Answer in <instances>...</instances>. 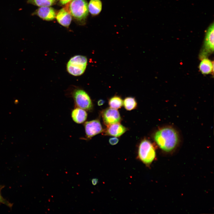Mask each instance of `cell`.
I'll list each match as a JSON object with an SVG mask.
<instances>
[{
  "label": "cell",
  "mask_w": 214,
  "mask_h": 214,
  "mask_svg": "<svg viewBox=\"0 0 214 214\" xmlns=\"http://www.w3.org/2000/svg\"><path fill=\"white\" fill-rule=\"evenodd\" d=\"M154 138L159 147L166 152L173 150L179 141L177 132L170 127H164L158 130L155 134Z\"/></svg>",
  "instance_id": "cell-1"
},
{
  "label": "cell",
  "mask_w": 214,
  "mask_h": 214,
  "mask_svg": "<svg viewBox=\"0 0 214 214\" xmlns=\"http://www.w3.org/2000/svg\"><path fill=\"white\" fill-rule=\"evenodd\" d=\"M76 21L83 23L88 15V4L86 0H73L67 9Z\"/></svg>",
  "instance_id": "cell-2"
},
{
  "label": "cell",
  "mask_w": 214,
  "mask_h": 214,
  "mask_svg": "<svg viewBox=\"0 0 214 214\" xmlns=\"http://www.w3.org/2000/svg\"><path fill=\"white\" fill-rule=\"evenodd\" d=\"M87 59L84 56L77 55L71 58L67 63V69L69 73L75 76H80L84 73Z\"/></svg>",
  "instance_id": "cell-3"
},
{
  "label": "cell",
  "mask_w": 214,
  "mask_h": 214,
  "mask_svg": "<svg viewBox=\"0 0 214 214\" xmlns=\"http://www.w3.org/2000/svg\"><path fill=\"white\" fill-rule=\"evenodd\" d=\"M156 155L154 147L149 140L144 139L141 142L138 150V157L144 164L149 165L154 160Z\"/></svg>",
  "instance_id": "cell-4"
},
{
  "label": "cell",
  "mask_w": 214,
  "mask_h": 214,
  "mask_svg": "<svg viewBox=\"0 0 214 214\" xmlns=\"http://www.w3.org/2000/svg\"><path fill=\"white\" fill-rule=\"evenodd\" d=\"M75 107H79L86 111H90L93 108L91 99L87 93L81 89H75L72 92Z\"/></svg>",
  "instance_id": "cell-5"
},
{
  "label": "cell",
  "mask_w": 214,
  "mask_h": 214,
  "mask_svg": "<svg viewBox=\"0 0 214 214\" xmlns=\"http://www.w3.org/2000/svg\"><path fill=\"white\" fill-rule=\"evenodd\" d=\"M214 23H211L206 31L204 44L199 55L200 58H206L214 51Z\"/></svg>",
  "instance_id": "cell-6"
},
{
  "label": "cell",
  "mask_w": 214,
  "mask_h": 214,
  "mask_svg": "<svg viewBox=\"0 0 214 214\" xmlns=\"http://www.w3.org/2000/svg\"><path fill=\"white\" fill-rule=\"evenodd\" d=\"M84 126L86 137L88 139L91 138L103 131L100 122L97 119L85 122Z\"/></svg>",
  "instance_id": "cell-7"
},
{
  "label": "cell",
  "mask_w": 214,
  "mask_h": 214,
  "mask_svg": "<svg viewBox=\"0 0 214 214\" xmlns=\"http://www.w3.org/2000/svg\"><path fill=\"white\" fill-rule=\"evenodd\" d=\"M102 116L104 124L108 126L111 125L119 123L121 117L119 111L111 108L105 109L103 112Z\"/></svg>",
  "instance_id": "cell-8"
},
{
  "label": "cell",
  "mask_w": 214,
  "mask_h": 214,
  "mask_svg": "<svg viewBox=\"0 0 214 214\" xmlns=\"http://www.w3.org/2000/svg\"><path fill=\"white\" fill-rule=\"evenodd\" d=\"M37 15L43 20L51 21L56 18V12L55 9L50 7H40L32 14Z\"/></svg>",
  "instance_id": "cell-9"
},
{
  "label": "cell",
  "mask_w": 214,
  "mask_h": 214,
  "mask_svg": "<svg viewBox=\"0 0 214 214\" xmlns=\"http://www.w3.org/2000/svg\"><path fill=\"white\" fill-rule=\"evenodd\" d=\"M56 18L60 24L68 28L71 23L72 17L67 8H64L59 10Z\"/></svg>",
  "instance_id": "cell-10"
},
{
  "label": "cell",
  "mask_w": 214,
  "mask_h": 214,
  "mask_svg": "<svg viewBox=\"0 0 214 214\" xmlns=\"http://www.w3.org/2000/svg\"><path fill=\"white\" fill-rule=\"evenodd\" d=\"M71 117L74 122L81 124L84 123L87 119V114L85 110L75 107L72 111Z\"/></svg>",
  "instance_id": "cell-11"
},
{
  "label": "cell",
  "mask_w": 214,
  "mask_h": 214,
  "mask_svg": "<svg viewBox=\"0 0 214 214\" xmlns=\"http://www.w3.org/2000/svg\"><path fill=\"white\" fill-rule=\"evenodd\" d=\"M127 130L126 127L119 123L111 125L108 126L106 134L115 137H119Z\"/></svg>",
  "instance_id": "cell-12"
},
{
  "label": "cell",
  "mask_w": 214,
  "mask_h": 214,
  "mask_svg": "<svg viewBox=\"0 0 214 214\" xmlns=\"http://www.w3.org/2000/svg\"><path fill=\"white\" fill-rule=\"evenodd\" d=\"M202 59L199 66L200 71L204 74L210 73L213 70V63L206 58Z\"/></svg>",
  "instance_id": "cell-13"
},
{
  "label": "cell",
  "mask_w": 214,
  "mask_h": 214,
  "mask_svg": "<svg viewBox=\"0 0 214 214\" xmlns=\"http://www.w3.org/2000/svg\"><path fill=\"white\" fill-rule=\"evenodd\" d=\"M89 11L93 15H98L102 8V4L100 0H90L88 5Z\"/></svg>",
  "instance_id": "cell-14"
},
{
  "label": "cell",
  "mask_w": 214,
  "mask_h": 214,
  "mask_svg": "<svg viewBox=\"0 0 214 214\" xmlns=\"http://www.w3.org/2000/svg\"><path fill=\"white\" fill-rule=\"evenodd\" d=\"M58 0H27V3L39 7H50L55 4Z\"/></svg>",
  "instance_id": "cell-15"
},
{
  "label": "cell",
  "mask_w": 214,
  "mask_h": 214,
  "mask_svg": "<svg viewBox=\"0 0 214 214\" xmlns=\"http://www.w3.org/2000/svg\"><path fill=\"white\" fill-rule=\"evenodd\" d=\"M123 104L125 109L128 111L134 109L136 108L137 103L134 98L127 97L125 99Z\"/></svg>",
  "instance_id": "cell-16"
},
{
  "label": "cell",
  "mask_w": 214,
  "mask_h": 214,
  "mask_svg": "<svg viewBox=\"0 0 214 214\" xmlns=\"http://www.w3.org/2000/svg\"><path fill=\"white\" fill-rule=\"evenodd\" d=\"M108 104L110 108L117 109L122 107L123 104V102L120 97L114 96L110 99L108 101Z\"/></svg>",
  "instance_id": "cell-17"
},
{
  "label": "cell",
  "mask_w": 214,
  "mask_h": 214,
  "mask_svg": "<svg viewBox=\"0 0 214 214\" xmlns=\"http://www.w3.org/2000/svg\"><path fill=\"white\" fill-rule=\"evenodd\" d=\"M1 187L0 186V203L5 204L9 207H11L12 206V204L4 199L1 196Z\"/></svg>",
  "instance_id": "cell-18"
},
{
  "label": "cell",
  "mask_w": 214,
  "mask_h": 214,
  "mask_svg": "<svg viewBox=\"0 0 214 214\" xmlns=\"http://www.w3.org/2000/svg\"><path fill=\"white\" fill-rule=\"evenodd\" d=\"M119 139L116 137H113L110 138L109 141V143L111 145H115L117 144L118 142Z\"/></svg>",
  "instance_id": "cell-19"
},
{
  "label": "cell",
  "mask_w": 214,
  "mask_h": 214,
  "mask_svg": "<svg viewBox=\"0 0 214 214\" xmlns=\"http://www.w3.org/2000/svg\"><path fill=\"white\" fill-rule=\"evenodd\" d=\"M73 0H59L60 3L63 5H65L70 2Z\"/></svg>",
  "instance_id": "cell-20"
},
{
  "label": "cell",
  "mask_w": 214,
  "mask_h": 214,
  "mask_svg": "<svg viewBox=\"0 0 214 214\" xmlns=\"http://www.w3.org/2000/svg\"><path fill=\"white\" fill-rule=\"evenodd\" d=\"M98 180L97 178H93L92 180V182L93 185H96L98 182Z\"/></svg>",
  "instance_id": "cell-21"
},
{
  "label": "cell",
  "mask_w": 214,
  "mask_h": 214,
  "mask_svg": "<svg viewBox=\"0 0 214 214\" xmlns=\"http://www.w3.org/2000/svg\"><path fill=\"white\" fill-rule=\"evenodd\" d=\"M104 103V101L102 100H99L97 102V104L98 106H100L103 105Z\"/></svg>",
  "instance_id": "cell-22"
}]
</instances>
